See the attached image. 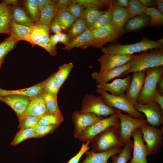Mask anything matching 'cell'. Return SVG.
<instances>
[{"instance_id": "6da1fadb", "label": "cell", "mask_w": 163, "mask_h": 163, "mask_svg": "<svg viewBox=\"0 0 163 163\" xmlns=\"http://www.w3.org/2000/svg\"><path fill=\"white\" fill-rule=\"evenodd\" d=\"M131 56V59L129 61L131 67L120 76L121 77L130 73L163 65V49H152L149 52H143L138 55Z\"/></svg>"}, {"instance_id": "7a4b0ae2", "label": "cell", "mask_w": 163, "mask_h": 163, "mask_svg": "<svg viewBox=\"0 0 163 163\" xmlns=\"http://www.w3.org/2000/svg\"><path fill=\"white\" fill-rule=\"evenodd\" d=\"M154 49H163V45L156 41L144 37L141 41L136 43L122 45L116 42L105 47L101 48L104 53L108 54H121L132 55L135 53Z\"/></svg>"}, {"instance_id": "3957f363", "label": "cell", "mask_w": 163, "mask_h": 163, "mask_svg": "<svg viewBox=\"0 0 163 163\" xmlns=\"http://www.w3.org/2000/svg\"><path fill=\"white\" fill-rule=\"evenodd\" d=\"M120 126H110L96 136L92 140V151L103 152L117 145L123 147L124 144L119 135Z\"/></svg>"}, {"instance_id": "277c9868", "label": "cell", "mask_w": 163, "mask_h": 163, "mask_svg": "<svg viewBox=\"0 0 163 163\" xmlns=\"http://www.w3.org/2000/svg\"><path fill=\"white\" fill-rule=\"evenodd\" d=\"M144 84L137 100L138 104H144L153 100L157 92V85L163 75V66L150 68L144 70Z\"/></svg>"}, {"instance_id": "5b68a950", "label": "cell", "mask_w": 163, "mask_h": 163, "mask_svg": "<svg viewBox=\"0 0 163 163\" xmlns=\"http://www.w3.org/2000/svg\"><path fill=\"white\" fill-rule=\"evenodd\" d=\"M80 112L92 113L98 116L106 117L115 113V109L106 105L103 102L102 95L97 96L93 94L85 95L82 100Z\"/></svg>"}, {"instance_id": "8992f818", "label": "cell", "mask_w": 163, "mask_h": 163, "mask_svg": "<svg viewBox=\"0 0 163 163\" xmlns=\"http://www.w3.org/2000/svg\"><path fill=\"white\" fill-rule=\"evenodd\" d=\"M115 109L120 121V136L124 144L131 140L132 135L136 129L149 124L146 120L132 117Z\"/></svg>"}, {"instance_id": "52a82bcc", "label": "cell", "mask_w": 163, "mask_h": 163, "mask_svg": "<svg viewBox=\"0 0 163 163\" xmlns=\"http://www.w3.org/2000/svg\"><path fill=\"white\" fill-rule=\"evenodd\" d=\"M120 125V121L115 112L107 117L99 120L84 130L78 139L83 143H90L96 136L107 128L112 126Z\"/></svg>"}, {"instance_id": "ba28073f", "label": "cell", "mask_w": 163, "mask_h": 163, "mask_svg": "<svg viewBox=\"0 0 163 163\" xmlns=\"http://www.w3.org/2000/svg\"><path fill=\"white\" fill-rule=\"evenodd\" d=\"M162 128L159 129L149 124L140 128L143 140L146 143L148 155L155 154L161 148L163 144Z\"/></svg>"}, {"instance_id": "9c48e42d", "label": "cell", "mask_w": 163, "mask_h": 163, "mask_svg": "<svg viewBox=\"0 0 163 163\" xmlns=\"http://www.w3.org/2000/svg\"><path fill=\"white\" fill-rule=\"evenodd\" d=\"M96 91L102 96L104 103L107 106L125 112L132 117L144 119L145 116L136 110L124 97L114 96L98 88Z\"/></svg>"}, {"instance_id": "30bf717a", "label": "cell", "mask_w": 163, "mask_h": 163, "mask_svg": "<svg viewBox=\"0 0 163 163\" xmlns=\"http://www.w3.org/2000/svg\"><path fill=\"white\" fill-rule=\"evenodd\" d=\"M124 32L111 24L92 30V40L89 46L101 48L108 43L115 42Z\"/></svg>"}, {"instance_id": "8fae6325", "label": "cell", "mask_w": 163, "mask_h": 163, "mask_svg": "<svg viewBox=\"0 0 163 163\" xmlns=\"http://www.w3.org/2000/svg\"><path fill=\"white\" fill-rule=\"evenodd\" d=\"M134 107L137 111L145 115L149 125L155 126L163 124V110L154 100L148 101L144 104H137Z\"/></svg>"}, {"instance_id": "7c38bea8", "label": "cell", "mask_w": 163, "mask_h": 163, "mask_svg": "<svg viewBox=\"0 0 163 163\" xmlns=\"http://www.w3.org/2000/svg\"><path fill=\"white\" fill-rule=\"evenodd\" d=\"M103 118L91 113H82L76 110L73 111L72 119L75 124L74 137L78 138L81 133L94 123Z\"/></svg>"}, {"instance_id": "4fadbf2b", "label": "cell", "mask_w": 163, "mask_h": 163, "mask_svg": "<svg viewBox=\"0 0 163 163\" xmlns=\"http://www.w3.org/2000/svg\"><path fill=\"white\" fill-rule=\"evenodd\" d=\"M131 137L133 138V156L129 163H147L146 157L148 156L145 145L142 138V131L140 128L136 129Z\"/></svg>"}, {"instance_id": "5bb4252c", "label": "cell", "mask_w": 163, "mask_h": 163, "mask_svg": "<svg viewBox=\"0 0 163 163\" xmlns=\"http://www.w3.org/2000/svg\"><path fill=\"white\" fill-rule=\"evenodd\" d=\"M145 75L144 70L133 72L130 83L126 91L124 98L134 106L142 89Z\"/></svg>"}, {"instance_id": "9a60e30c", "label": "cell", "mask_w": 163, "mask_h": 163, "mask_svg": "<svg viewBox=\"0 0 163 163\" xmlns=\"http://www.w3.org/2000/svg\"><path fill=\"white\" fill-rule=\"evenodd\" d=\"M130 55L121 54H108L104 53L98 61L100 64L99 73H101L116 67L121 66L129 61Z\"/></svg>"}, {"instance_id": "2e32d148", "label": "cell", "mask_w": 163, "mask_h": 163, "mask_svg": "<svg viewBox=\"0 0 163 163\" xmlns=\"http://www.w3.org/2000/svg\"><path fill=\"white\" fill-rule=\"evenodd\" d=\"M132 78L129 75L123 79H116L110 83L97 84V88L106 92L109 91L114 96L124 97L125 92L130 83Z\"/></svg>"}, {"instance_id": "e0dca14e", "label": "cell", "mask_w": 163, "mask_h": 163, "mask_svg": "<svg viewBox=\"0 0 163 163\" xmlns=\"http://www.w3.org/2000/svg\"><path fill=\"white\" fill-rule=\"evenodd\" d=\"M30 98L24 96L14 94L0 97V101L10 106L19 118L25 112L30 103Z\"/></svg>"}, {"instance_id": "ac0fdd59", "label": "cell", "mask_w": 163, "mask_h": 163, "mask_svg": "<svg viewBox=\"0 0 163 163\" xmlns=\"http://www.w3.org/2000/svg\"><path fill=\"white\" fill-rule=\"evenodd\" d=\"M131 67L129 61L126 63L112 68L102 73L96 71L92 72L91 75L97 85L107 83L111 80L120 76L123 73L128 70Z\"/></svg>"}, {"instance_id": "d6986e66", "label": "cell", "mask_w": 163, "mask_h": 163, "mask_svg": "<svg viewBox=\"0 0 163 163\" xmlns=\"http://www.w3.org/2000/svg\"><path fill=\"white\" fill-rule=\"evenodd\" d=\"M48 112L44 100L40 94L30 98V103L25 112L18 118L19 122L27 117L41 116Z\"/></svg>"}, {"instance_id": "ffe728a7", "label": "cell", "mask_w": 163, "mask_h": 163, "mask_svg": "<svg viewBox=\"0 0 163 163\" xmlns=\"http://www.w3.org/2000/svg\"><path fill=\"white\" fill-rule=\"evenodd\" d=\"M122 146L117 145L107 151L96 152L92 150L87 152L86 158L81 163H108V160L113 155L119 153Z\"/></svg>"}, {"instance_id": "44dd1931", "label": "cell", "mask_w": 163, "mask_h": 163, "mask_svg": "<svg viewBox=\"0 0 163 163\" xmlns=\"http://www.w3.org/2000/svg\"><path fill=\"white\" fill-rule=\"evenodd\" d=\"M11 16L12 21L16 24L29 27L35 25L25 9L19 4L12 5Z\"/></svg>"}, {"instance_id": "7402d4cb", "label": "cell", "mask_w": 163, "mask_h": 163, "mask_svg": "<svg viewBox=\"0 0 163 163\" xmlns=\"http://www.w3.org/2000/svg\"><path fill=\"white\" fill-rule=\"evenodd\" d=\"M45 81L28 88L16 90L0 88V97L10 95H19L32 98L40 94L43 89Z\"/></svg>"}, {"instance_id": "603a6c76", "label": "cell", "mask_w": 163, "mask_h": 163, "mask_svg": "<svg viewBox=\"0 0 163 163\" xmlns=\"http://www.w3.org/2000/svg\"><path fill=\"white\" fill-rule=\"evenodd\" d=\"M111 24L117 29L124 31V26L129 19L126 8L115 5L112 2Z\"/></svg>"}, {"instance_id": "cb8c5ba5", "label": "cell", "mask_w": 163, "mask_h": 163, "mask_svg": "<svg viewBox=\"0 0 163 163\" xmlns=\"http://www.w3.org/2000/svg\"><path fill=\"white\" fill-rule=\"evenodd\" d=\"M60 8L57 1L51 0L40 12V19L35 25H45L49 26L55 18Z\"/></svg>"}, {"instance_id": "d4e9b609", "label": "cell", "mask_w": 163, "mask_h": 163, "mask_svg": "<svg viewBox=\"0 0 163 163\" xmlns=\"http://www.w3.org/2000/svg\"><path fill=\"white\" fill-rule=\"evenodd\" d=\"M92 30L88 28L84 32L73 38L67 46L60 49L69 51L75 47L84 48L89 46L92 42Z\"/></svg>"}, {"instance_id": "484cf974", "label": "cell", "mask_w": 163, "mask_h": 163, "mask_svg": "<svg viewBox=\"0 0 163 163\" xmlns=\"http://www.w3.org/2000/svg\"><path fill=\"white\" fill-rule=\"evenodd\" d=\"M76 19L67 8H60L52 22L59 25L62 30H66L71 27Z\"/></svg>"}, {"instance_id": "4316f807", "label": "cell", "mask_w": 163, "mask_h": 163, "mask_svg": "<svg viewBox=\"0 0 163 163\" xmlns=\"http://www.w3.org/2000/svg\"><path fill=\"white\" fill-rule=\"evenodd\" d=\"M37 25L42 31L41 39L38 46L45 49L51 56H55L57 54L56 48L50 40L49 27L45 25Z\"/></svg>"}, {"instance_id": "83f0119b", "label": "cell", "mask_w": 163, "mask_h": 163, "mask_svg": "<svg viewBox=\"0 0 163 163\" xmlns=\"http://www.w3.org/2000/svg\"><path fill=\"white\" fill-rule=\"evenodd\" d=\"M150 18L144 13L129 19L124 27V30L131 31L138 30L149 24Z\"/></svg>"}, {"instance_id": "f1b7e54d", "label": "cell", "mask_w": 163, "mask_h": 163, "mask_svg": "<svg viewBox=\"0 0 163 163\" xmlns=\"http://www.w3.org/2000/svg\"><path fill=\"white\" fill-rule=\"evenodd\" d=\"M34 26L29 27L16 24L12 21L11 35L18 41L23 40L28 42L30 35Z\"/></svg>"}, {"instance_id": "f546056e", "label": "cell", "mask_w": 163, "mask_h": 163, "mask_svg": "<svg viewBox=\"0 0 163 163\" xmlns=\"http://www.w3.org/2000/svg\"><path fill=\"white\" fill-rule=\"evenodd\" d=\"M133 146V141L131 139L125 143L123 148L119 153L111 157V163H127L128 161L131 158V152Z\"/></svg>"}, {"instance_id": "4dcf8cb0", "label": "cell", "mask_w": 163, "mask_h": 163, "mask_svg": "<svg viewBox=\"0 0 163 163\" xmlns=\"http://www.w3.org/2000/svg\"><path fill=\"white\" fill-rule=\"evenodd\" d=\"M40 94L44 100L49 112L53 113H62L58 106L57 94L51 93L43 89Z\"/></svg>"}, {"instance_id": "1f68e13d", "label": "cell", "mask_w": 163, "mask_h": 163, "mask_svg": "<svg viewBox=\"0 0 163 163\" xmlns=\"http://www.w3.org/2000/svg\"><path fill=\"white\" fill-rule=\"evenodd\" d=\"M64 120L62 113H53L48 112L41 116L37 127L43 125L59 126Z\"/></svg>"}, {"instance_id": "d6a6232c", "label": "cell", "mask_w": 163, "mask_h": 163, "mask_svg": "<svg viewBox=\"0 0 163 163\" xmlns=\"http://www.w3.org/2000/svg\"><path fill=\"white\" fill-rule=\"evenodd\" d=\"M107 10L100 11L94 7H86L83 9L81 16L85 19L89 28Z\"/></svg>"}, {"instance_id": "836d02e7", "label": "cell", "mask_w": 163, "mask_h": 163, "mask_svg": "<svg viewBox=\"0 0 163 163\" xmlns=\"http://www.w3.org/2000/svg\"><path fill=\"white\" fill-rule=\"evenodd\" d=\"M23 5L35 25L39 20L40 16L37 0H24L23 2Z\"/></svg>"}, {"instance_id": "e575fe53", "label": "cell", "mask_w": 163, "mask_h": 163, "mask_svg": "<svg viewBox=\"0 0 163 163\" xmlns=\"http://www.w3.org/2000/svg\"><path fill=\"white\" fill-rule=\"evenodd\" d=\"M11 5L8 9L0 15V34H11Z\"/></svg>"}, {"instance_id": "d590c367", "label": "cell", "mask_w": 163, "mask_h": 163, "mask_svg": "<svg viewBox=\"0 0 163 163\" xmlns=\"http://www.w3.org/2000/svg\"><path fill=\"white\" fill-rule=\"evenodd\" d=\"M112 1L109 6V8L103 14L100 16L95 22L89 28L91 30L111 24L112 21L111 7Z\"/></svg>"}, {"instance_id": "8d00e7d4", "label": "cell", "mask_w": 163, "mask_h": 163, "mask_svg": "<svg viewBox=\"0 0 163 163\" xmlns=\"http://www.w3.org/2000/svg\"><path fill=\"white\" fill-rule=\"evenodd\" d=\"M144 13L150 18L149 24L159 26L163 24L162 14L158 9L153 7H144Z\"/></svg>"}, {"instance_id": "74e56055", "label": "cell", "mask_w": 163, "mask_h": 163, "mask_svg": "<svg viewBox=\"0 0 163 163\" xmlns=\"http://www.w3.org/2000/svg\"><path fill=\"white\" fill-rule=\"evenodd\" d=\"M18 42L11 35L0 42V63L3 62L5 57L15 48Z\"/></svg>"}, {"instance_id": "f35d334b", "label": "cell", "mask_w": 163, "mask_h": 163, "mask_svg": "<svg viewBox=\"0 0 163 163\" xmlns=\"http://www.w3.org/2000/svg\"><path fill=\"white\" fill-rule=\"evenodd\" d=\"M88 28L87 23L82 16L77 19L68 31L70 38H74L85 31Z\"/></svg>"}, {"instance_id": "ab89813d", "label": "cell", "mask_w": 163, "mask_h": 163, "mask_svg": "<svg viewBox=\"0 0 163 163\" xmlns=\"http://www.w3.org/2000/svg\"><path fill=\"white\" fill-rule=\"evenodd\" d=\"M36 128H22L20 129L11 143V145L15 146L24 140L34 138Z\"/></svg>"}, {"instance_id": "60d3db41", "label": "cell", "mask_w": 163, "mask_h": 163, "mask_svg": "<svg viewBox=\"0 0 163 163\" xmlns=\"http://www.w3.org/2000/svg\"><path fill=\"white\" fill-rule=\"evenodd\" d=\"M73 65L72 62L65 63L59 67L57 72L55 73L56 78L61 87L72 70Z\"/></svg>"}, {"instance_id": "b9f144b4", "label": "cell", "mask_w": 163, "mask_h": 163, "mask_svg": "<svg viewBox=\"0 0 163 163\" xmlns=\"http://www.w3.org/2000/svg\"><path fill=\"white\" fill-rule=\"evenodd\" d=\"M107 0H72L73 3H78L85 7H94L99 9L106 6H109L111 2Z\"/></svg>"}, {"instance_id": "7bdbcfd3", "label": "cell", "mask_w": 163, "mask_h": 163, "mask_svg": "<svg viewBox=\"0 0 163 163\" xmlns=\"http://www.w3.org/2000/svg\"><path fill=\"white\" fill-rule=\"evenodd\" d=\"M144 7L139 0L129 1L128 7L126 8L129 19L143 13Z\"/></svg>"}, {"instance_id": "ee69618b", "label": "cell", "mask_w": 163, "mask_h": 163, "mask_svg": "<svg viewBox=\"0 0 163 163\" xmlns=\"http://www.w3.org/2000/svg\"><path fill=\"white\" fill-rule=\"evenodd\" d=\"M60 87L56 80L55 73L45 80L43 89L51 93L57 95Z\"/></svg>"}, {"instance_id": "f6af8a7d", "label": "cell", "mask_w": 163, "mask_h": 163, "mask_svg": "<svg viewBox=\"0 0 163 163\" xmlns=\"http://www.w3.org/2000/svg\"><path fill=\"white\" fill-rule=\"evenodd\" d=\"M41 116H28L19 122L18 128H36Z\"/></svg>"}, {"instance_id": "bcb514c9", "label": "cell", "mask_w": 163, "mask_h": 163, "mask_svg": "<svg viewBox=\"0 0 163 163\" xmlns=\"http://www.w3.org/2000/svg\"><path fill=\"white\" fill-rule=\"evenodd\" d=\"M58 125H43L37 127L36 129L34 138H40L47 134H50L55 130Z\"/></svg>"}, {"instance_id": "7dc6e473", "label": "cell", "mask_w": 163, "mask_h": 163, "mask_svg": "<svg viewBox=\"0 0 163 163\" xmlns=\"http://www.w3.org/2000/svg\"><path fill=\"white\" fill-rule=\"evenodd\" d=\"M42 36V31L37 25H35L30 35L28 42L32 45H38Z\"/></svg>"}, {"instance_id": "c3c4849f", "label": "cell", "mask_w": 163, "mask_h": 163, "mask_svg": "<svg viewBox=\"0 0 163 163\" xmlns=\"http://www.w3.org/2000/svg\"><path fill=\"white\" fill-rule=\"evenodd\" d=\"M85 7L78 3H72L67 8L71 14L76 19L82 16Z\"/></svg>"}, {"instance_id": "681fc988", "label": "cell", "mask_w": 163, "mask_h": 163, "mask_svg": "<svg viewBox=\"0 0 163 163\" xmlns=\"http://www.w3.org/2000/svg\"><path fill=\"white\" fill-rule=\"evenodd\" d=\"M89 142L83 143L78 153L75 156L72 158L67 163H78L83 155L86 153L90 149L88 146Z\"/></svg>"}, {"instance_id": "f907efd6", "label": "cell", "mask_w": 163, "mask_h": 163, "mask_svg": "<svg viewBox=\"0 0 163 163\" xmlns=\"http://www.w3.org/2000/svg\"><path fill=\"white\" fill-rule=\"evenodd\" d=\"M59 38V42L64 44L65 46H67L70 42V37L69 34H66L59 32L57 33Z\"/></svg>"}, {"instance_id": "816d5d0a", "label": "cell", "mask_w": 163, "mask_h": 163, "mask_svg": "<svg viewBox=\"0 0 163 163\" xmlns=\"http://www.w3.org/2000/svg\"><path fill=\"white\" fill-rule=\"evenodd\" d=\"M49 27L50 30L55 34L61 32L62 30L61 27L59 25L53 22L50 24Z\"/></svg>"}, {"instance_id": "f5cc1de1", "label": "cell", "mask_w": 163, "mask_h": 163, "mask_svg": "<svg viewBox=\"0 0 163 163\" xmlns=\"http://www.w3.org/2000/svg\"><path fill=\"white\" fill-rule=\"evenodd\" d=\"M113 3L120 7L127 8L128 7L129 0H117L113 1Z\"/></svg>"}, {"instance_id": "db71d44e", "label": "cell", "mask_w": 163, "mask_h": 163, "mask_svg": "<svg viewBox=\"0 0 163 163\" xmlns=\"http://www.w3.org/2000/svg\"><path fill=\"white\" fill-rule=\"evenodd\" d=\"M11 5L8 0H4L0 3V15L4 12Z\"/></svg>"}, {"instance_id": "11a10c76", "label": "cell", "mask_w": 163, "mask_h": 163, "mask_svg": "<svg viewBox=\"0 0 163 163\" xmlns=\"http://www.w3.org/2000/svg\"><path fill=\"white\" fill-rule=\"evenodd\" d=\"M51 1L50 0H37L38 6L40 12L48 5Z\"/></svg>"}, {"instance_id": "9f6ffc18", "label": "cell", "mask_w": 163, "mask_h": 163, "mask_svg": "<svg viewBox=\"0 0 163 163\" xmlns=\"http://www.w3.org/2000/svg\"><path fill=\"white\" fill-rule=\"evenodd\" d=\"M153 100L157 103L163 110V96L160 94L157 91Z\"/></svg>"}, {"instance_id": "6f0895ef", "label": "cell", "mask_w": 163, "mask_h": 163, "mask_svg": "<svg viewBox=\"0 0 163 163\" xmlns=\"http://www.w3.org/2000/svg\"><path fill=\"white\" fill-rule=\"evenodd\" d=\"M157 90L163 96V75L159 79L157 85Z\"/></svg>"}, {"instance_id": "680465c9", "label": "cell", "mask_w": 163, "mask_h": 163, "mask_svg": "<svg viewBox=\"0 0 163 163\" xmlns=\"http://www.w3.org/2000/svg\"><path fill=\"white\" fill-rule=\"evenodd\" d=\"M142 5L147 7H151V6L155 7L156 4L155 1L153 0H139Z\"/></svg>"}, {"instance_id": "91938a15", "label": "cell", "mask_w": 163, "mask_h": 163, "mask_svg": "<svg viewBox=\"0 0 163 163\" xmlns=\"http://www.w3.org/2000/svg\"><path fill=\"white\" fill-rule=\"evenodd\" d=\"M57 2L60 8H67L72 3L70 0H59Z\"/></svg>"}, {"instance_id": "94428289", "label": "cell", "mask_w": 163, "mask_h": 163, "mask_svg": "<svg viewBox=\"0 0 163 163\" xmlns=\"http://www.w3.org/2000/svg\"><path fill=\"white\" fill-rule=\"evenodd\" d=\"M50 39L53 44L56 46V44L59 42V36L57 34H55L50 36Z\"/></svg>"}, {"instance_id": "6125c7cd", "label": "cell", "mask_w": 163, "mask_h": 163, "mask_svg": "<svg viewBox=\"0 0 163 163\" xmlns=\"http://www.w3.org/2000/svg\"><path fill=\"white\" fill-rule=\"evenodd\" d=\"M156 5H157L160 11L162 14L163 13V0H156L155 1Z\"/></svg>"}, {"instance_id": "be15d7a7", "label": "cell", "mask_w": 163, "mask_h": 163, "mask_svg": "<svg viewBox=\"0 0 163 163\" xmlns=\"http://www.w3.org/2000/svg\"><path fill=\"white\" fill-rule=\"evenodd\" d=\"M156 41L158 43H160V44L163 45V38L162 37L161 39L156 40Z\"/></svg>"}, {"instance_id": "e7e4bbea", "label": "cell", "mask_w": 163, "mask_h": 163, "mask_svg": "<svg viewBox=\"0 0 163 163\" xmlns=\"http://www.w3.org/2000/svg\"><path fill=\"white\" fill-rule=\"evenodd\" d=\"M2 63H1V64H0V68L1 67V65H2Z\"/></svg>"}, {"instance_id": "03108f58", "label": "cell", "mask_w": 163, "mask_h": 163, "mask_svg": "<svg viewBox=\"0 0 163 163\" xmlns=\"http://www.w3.org/2000/svg\"><path fill=\"white\" fill-rule=\"evenodd\" d=\"M3 63V62H0V64H1V63Z\"/></svg>"}, {"instance_id": "003e7915", "label": "cell", "mask_w": 163, "mask_h": 163, "mask_svg": "<svg viewBox=\"0 0 163 163\" xmlns=\"http://www.w3.org/2000/svg\"></svg>"}]
</instances>
